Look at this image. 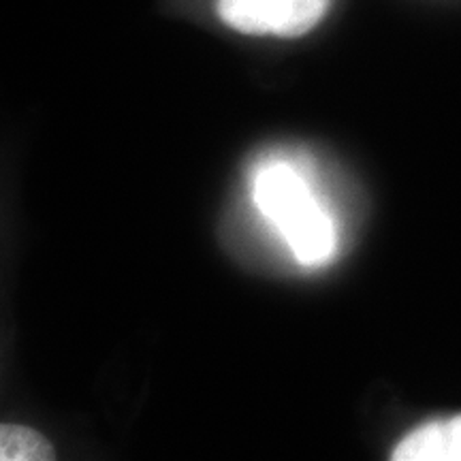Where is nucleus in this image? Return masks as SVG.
<instances>
[{
	"label": "nucleus",
	"mask_w": 461,
	"mask_h": 461,
	"mask_svg": "<svg viewBox=\"0 0 461 461\" xmlns=\"http://www.w3.org/2000/svg\"><path fill=\"white\" fill-rule=\"evenodd\" d=\"M0 459L3 461H48L54 448L45 438L26 425L3 423L0 428Z\"/></svg>",
	"instance_id": "20e7f679"
},
{
	"label": "nucleus",
	"mask_w": 461,
	"mask_h": 461,
	"mask_svg": "<svg viewBox=\"0 0 461 461\" xmlns=\"http://www.w3.org/2000/svg\"><path fill=\"white\" fill-rule=\"evenodd\" d=\"M395 461H461V414L429 420L403 436L393 448Z\"/></svg>",
	"instance_id": "7ed1b4c3"
},
{
	"label": "nucleus",
	"mask_w": 461,
	"mask_h": 461,
	"mask_svg": "<svg viewBox=\"0 0 461 461\" xmlns=\"http://www.w3.org/2000/svg\"><path fill=\"white\" fill-rule=\"evenodd\" d=\"M327 9L330 0H216L224 24L257 37H302L319 24Z\"/></svg>",
	"instance_id": "f03ea898"
},
{
	"label": "nucleus",
	"mask_w": 461,
	"mask_h": 461,
	"mask_svg": "<svg viewBox=\"0 0 461 461\" xmlns=\"http://www.w3.org/2000/svg\"><path fill=\"white\" fill-rule=\"evenodd\" d=\"M252 203L303 267H322L336 257L338 224L303 171L285 158L258 165Z\"/></svg>",
	"instance_id": "f257e3e1"
}]
</instances>
